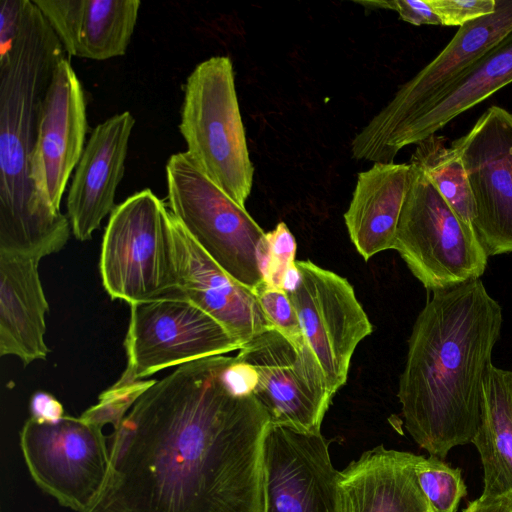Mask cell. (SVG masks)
Here are the masks:
<instances>
[{
    "label": "cell",
    "mask_w": 512,
    "mask_h": 512,
    "mask_svg": "<svg viewBox=\"0 0 512 512\" xmlns=\"http://www.w3.org/2000/svg\"><path fill=\"white\" fill-rule=\"evenodd\" d=\"M64 48L32 0L21 26L0 49V251L42 259L71 232L66 215L47 210L31 177L39 113Z\"/></svg>",
    "instance_id": "obj_3"
},
{
    "label": "cell",
    "mask_w": 512,
    "mask_h": 512,
    "mask_svg": "<svg viewBox=\"0 0 512 512\" xmlns=\"http://www.w3.org/2000/svg\"><path fill=\"white\" fill-rule=\"evenodd\" d=\"M270 329H275L290 341H305L293 303L283 289L265 283L255 292Z\"/></svg>",
    "instance_id": "obj_26"
},
{
    "label": "cell",
    "mask_w": 512,
    "mask_h": 512,
    "mask_svg": "<svg viewBox=\"0 0 512 512\" xmlns=\"http://www.w3.org/2000/svg\"><path fill=\"white\" fill-rule=\"evenodd\" d=\"M339 472L319 434L271 425L262 460V512H341Z\"/></svg>",
    "instance_id": "obj_14"
},
{
    "label": "cell",
    "mask_w": 512,
    "mask_h": 512,
    "mask_svg": "<svg viewBox=\"0 0 512 512\" xmlns=\"http://www.w3.org/2000/svg\"><path fill=\"white\" fill-rule=\"evenodd\" d=\"M257 374L255 396L271 425L319 434L334 393L306 340L294 343L268 329L244 343L236 356Z\"/></svg>",
    "instance_id": "obj_11"
},
{
    "label": "cell",
    "mask_w": 512,
    "mask_h": 512,
    "mask_svg": "<svg viewBox=\"0 0 512 512\" xmlns=\"http://www.w3.org/2000/svg\"><path fill=\"white\" fill-rule=\"evenodd\" d=\"M451 146L467 173L480 244L488 256L512 253V113L489 107Z\"/></svg>",
    "instance_id": "obj_13"
},
{
    "label": "cell",
    "mask_w": 512,
    "mask_h": 512,
    "mask_svg": "<svg viewBox=\"0 0 512 512\" xmlns=\"http://www.w3.org/2000/svg\"><path fill=\"white\" fill-rule=\"evenodd\" d=\"M368 8L393 10L399 17L412 25H441L430 0L357 1Z\"/></svg>",
    "instance_id": "obj_29"
},
{
    "label": "cell",
    "mask_w": 512,
    "mask_h": 512,
    "mask_svg": "<svg viewBox=\"0 0 512 512\" xmlns=\"http://www.w3.org/2000/svg\"><path fill=\"white\" fill-rule=\"evenodd\" d=\"M410 164L425 173L461 222L475 232V206L467 173L452 146L433 135L417 144Z\"/></svg>",
    "instance_id": "obj_24"
},
{
    "label": "cell",
    "mask_w": 512,
    "mask_h": 512,
    "mask_svg": "<svg viewBox=\"0 0 512 512\" xmlns=\"http://www.w3.org/2000/svg\"><path fill=\"white\" fill-rule=\"evenodd\" d=\"M511 31L512 0H496L492 14L459 27L444 49L354 137L352 156L374 162L399 130L429 109Z\"/></svg>",
    "instance_id": "obj_9"
},
{
    "label": "cell",
    "mask_w": 512,
    "mask_h": 512,
    "mask_svg": "<svg viewBox=\"0 0 512 512\" xmlns=\"http://www.w3.org/2000/svg\"><path fill=\"white\" fill-rule=\"evenodd\" d=\"M512 82V31L429 109L399 130L374 163H393L398 152L435 135L451 120Z\"/></svg>",
    "instance_id": "obj_22"
},
{
    "label": "cell",
    "mask_w": 512,
    "mask_h": 512,
    "mask_svg": "<svg viewBox=\"0 0 512 512\" xmlns=\"http://www.w3.org/2000/svg\"><path fill=\"white\" fill-rule=\"evenodd\" d=\"M265 237L270 251V266L264 283L268 287L282 289L283 276L287 268L295 263L297 244L284 222H279Z\"/></svg>",
    "instance_id": "obj_27"
},
{
    "label": "cell",
    "mask_w": 512,
    "mask_h": 512,
    "mask_svg": "<svg viewBox=\"0 0 512 512\" xmlns=\"http://www.w3.org/2000/svg\"><path fill=\"white\" fill-rule=\"evenodd\" d=\"M412 167L394 249L429 291L480 279L488 255L425 173Z\"/></svg>",
    "instance_id": "obj_7"
},
{
    "label": "cell",
    "mask_w": 512,
    "mask_h": 512,
    "mask_svg": "<svg viewBox=\"0 0 512 512\" xmlns=\"http://www.w3.org/2000/svg\"><path fill=\"white\" fill-rule=\"evenodd\" d=\"M124 347L122 382L240 349L216 320L185 298L131 304Z\"/></svg>",
    "instance_id": "obj_10"
},
{
    "label": "cell",
    "mask_w": 512,
    "mask_h": 512,
    "mask_svg": "<svg viewBox=\"0 0 512 512\" xmlns=\"http://www.w3.org/2000/svg\"><path fill=\"white\" fill-rule=\"evenodd\" d=\"M31 416L42 419H58L64 416L61 403L52 395L38 392L33 395L30 402Z\"/></svg>",
    "instance_id": "obj_30"
},
{
    "label": "cell",
    "mask_w": 512,
    "mask_h": 512,
    "mask_svg": "<svg viewBox=\"0 0 512 512\" xmlns=\"http://www.w3.org/2000/svg\"><path fill=\"white\" fill-rule=\"evenodd\" d=\"M103 428L82 415L30 416L23 424L19 446L28 473L60 506L84 512L100 493L110 463Z\"/></svg>",
    "instance_id": "obj_8"
},
{
    "label": "cell",
    "mask_w": 512,
    "mask_h": 512,
    "mask_svg": "<svg viewBox=\"0 0 512 512\" xmlns=\"http://www.w3.org/2000/svg\"><path fill=\"white\" fill-rule=\"evenodd\" d=\"M502 308L481 279L432 292L408 341L398 398L404 425L430 455L472 442Z\"/></svg>",
    "instance_id": "obj_2"
},
{
    "label": "cell",
    "mask_w": 512,
    "mask_h": 512,
    "mask_svg": "<svg viewBox=\"0 0 512 512\" xmlns=\"http://www.w3.org/2000/svg\"><path fill=\"white\" fill-rule=\"evenodd\" d=\"M418 483L434 512H457L467 488L459 468L441 458L419 456L415 465Z\"/></svg>",
    "instance_id": "obj_25"
},
{
    "label": "cell",
    "mask_w": 512,
    "mask_h": 512,
    "mask_svg": "<svg viewBox=\"0 0 512 512\" xmlns=\"http://www.w3.org/2000/svg\"><path fill=\"white\" fill-rule=\"evenodd\" d=\"M70 56L106 60L126 53L139 0H32Z\"/></svg>",
    "instance_id": "obj_19"
},
{
    "label": "cell",
    "mask_w": 512,
    "mask_h": 512,
    "mask_svg": "<svg viewBox=\"0 0 512 512\" xmlns=\"http://www.w3.org/2000/svg\"><path fill=\"white\" fill-rule=\"evenodd\" d=\"M463 512H512V498L509 496H486L470 502Z\"/></svg>",
    "instance_id": "obj_31"
},
{
    "label": "cell",
    "mask_w": 512,
    "mask_h": 512,
    "mask_svg": "<svg viewBox=\"0 0 512 512\" xmlns=\"http://www.w3.org/2000/svg\"><path fill=\"white\" fill-rule=\"evenodd\" d=\"M135 119L129 111L98 124L90 134L67 195L71 232L80 241L91 238L115 208V193L125 171Z\"/></svg>",
    "instance_id": "obj_16"
},
{
    "label": "cell",
    "mask_w": 512,
    "mask_h": 512,
    "mask_svg": "<svg viewBox=\"0 0 512 512\" xmlns=\"http://www.w3.org/2000/svg\"><path fill=\"white\" fill-rule=\"evenodd\" d=\"M410 163H374L358 174L345 224L359 254L368 261L394 249L402 207L410 186Z\"/></svg>",
    "instance_id": "obj_21"
},
{
    "label": "cell",
    "mask_w": 512,
    "mask_h": 512,
    "mask_svg": "<svg viewBox=\"0 0 512 512\" xmlns=\"http://www.w3.org/2000/svg\"><path fill=\"white\" fill-rule=\"evenodd\" d=\"M180 115L179 130L192 162L245 208L254 168L228 56H213L195 66L184 85Z\"/></svg>",
    "instance_id": "obj_4"
},
{
    "label": "cell",
    "mask_w": 512,
    "mask_h": 512,
    "mask_svg": "<svg viewBox=\"0 0 512 512\" xmlns=\"http://www.w3.org/2000/svg\"><path fill=\"white\" fill-rule=\"evenodd\" d=\"M483 467V495L512 498V371L488 366L482 417L473 438Z\"/></svg>",
    "instance_id": "obj_23"
},
{
    "label": "cell",
    "mask_w": 512,
    "mask_h": 512,
    "mask_svg": "<svg viewBox=\"0 0 512 512\" xmlns=\"http://www.w3.org/2000/svg\"><path fill=\"white\" fill-rule=\"evenodd\" d=\"M102 284L112 299L135 304L183 298L172 215L146 188L115 206L100 254Z\"/></svg>",
    "instance_id": "obj_5"
},
{
    "label": "cell",
    "mask_w": 512,
    "mask_h": 512,
    "mask_svg": "<svg viewBox=\"0 0 512 512\" xmlns=\"http://www.w3.org/2000/svg\"><path fill=\"white\" fill-rule=\"evenodd\" d=\"M87 128L82 84L63 57L41 105L31 163L37 197L52 213H61L62 196L84 150Z\"/></svg>",
    "instance_id": "obj_15"
},
{
    "label": "cell",
    "mask_w": 512,
    "mask_h": 512,
    "mask_svg": "<svg viewBox=\"0 0 512 512\" xmlns=\"http://www.w3.org/2000/svg\"><path fill=\"white\" fill-rule=\"evenodd\" d=\"M166 181L171 214L221 269L255 293L264 284L257 263L263 229L186 152L169 157Z\"/></svg>",
    "instance_id": "obj_6"
},
{
    "label": "cell",
    "mask_w": 512,
    "mask_h": 512,
    "mask_svg": "<svg viewBox=\"0 0 512 512\" xmlns=\"http://www.w3.org/2000/svg\"><path fill=\"white\" fill-rule=\"evenodd\" d=\"M443 26H463L496 9V0H430Z\"/></svg>",
    "instance_id": "obj_28"
},
{
    "label": "cell",
    "mask_w": 512,
    "mask_h": 512,
    "mask_svg": "<svg viewBox=\"0 0 512 512\" xmlns=\"http://www.w3.org/2000/svg\"><path fill=\"white\" fill-rule=\"evenodd\" d=\"M31 256L0 251V355L24 365L45 360V316L49 311L38 265Z\"/></svg>",
    "instance_id": "obj_20"
},
{
    "label": "cell",
    "mask_w": 512,
    "mask_h": 512,
    "mask_svg": "<svg viewBox=\"0 0 512 512\" xmlns=\"http://www.w3.org/2000/svg\"><path fill=\"white\" fill-rule=\"evenodd\" d=\"M300 280H301V273H300L299 268L297 267L296 261H295V263H293L292 265H290L287 268V270L283 276L282 289L287 293L293 292L299 285Z\"/></svg>",
    "instance_id": "obj_32"
},
{
    "label": "cell",
    "mask_w": 512,
    "mask_h": 512,
    "mask_svg": "<svg viewBox=\"0 0 512 512\" xmlns=\"http://www.w3.org/2000/svg\"><path fill=\"white\" fill-rule=\"evenodd\" d=\"M211 356L156 381L108 435L104 485L84 512H262L270 418Z\"/></svg>",
    "instance_id": "obj_1"
},
{
    "label": "cell",
    "mask_w": 512,
    "mask_h": 512,
    "mask_svg": "<svg viewBox=\"0 0 512 512\" xmlns=\"http://www.w3.org/2000/svg\"><path fill=\"white\" fill-rule=\"evenodd\" d=\"M172 224L181 296L216 320L240 347L270 329L257 295L221 269L173 215Z\"/></svg>",
    "instance_id": "obj_17"
},
{
    "label": "cell",
    "mask_w": 512,
    "mask_h": 512,
    "mask_svg": "<svg viewBox=\"0 0 512 512\" xmlns=\"http://www.w3.org/2000/svg\"><path fill=\"white\" fill-rule=\"evenodd\" d=\"M417 458L383 445L365 451L339 472L341 512H434L418 483Z\"/></svg>",
    "instance_id": "obj_18"
},
{
    "label": "cell",
    "mask_w": 512,
    "mask_h": 512,
    "mask_svg": "<svg viewBox=\"0 0 512 512\" xmlns=\"http://www.w3.org/2000/svg\"><path fill=\"white\" fill-rule=\"evenodd\" d=\"M297 288L287 293L302 334L335 394L347 381L357 345L373 327L347 279L310 260L296 261Z\"/></svg>",
    "instance_id": "obj_12"
}]
</instances>
